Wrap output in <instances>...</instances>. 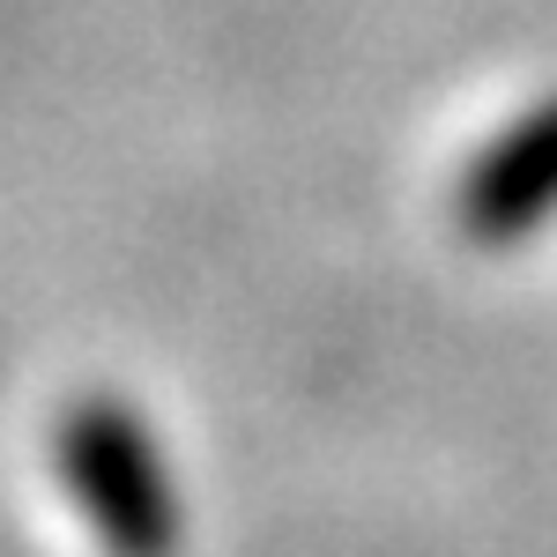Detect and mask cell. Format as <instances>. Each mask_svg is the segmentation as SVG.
<instances>
[{
	"label": "cell",
	"instance_id": "2",
	"mask_svg": "<svg viewBox=\"0 0 557 557\" xmlns=\"http://www.w3.org/2000/svg\"><path fill=\"white\" fill-rule=\"evenodd\" d=\"M557 215V97L520 112L461 178V231L483 246H513Z\"/></svg>",
	"mask_w": 557,
	"mask_h": 557
},
{
	"label": "cell",
	"instance_id": "1",
	"mask_svg": "<svg viewBox=\"0 0 557 557\" xmlns=\"http://www.w3.org/2000/svg\"><path fill=\"white\" fill-rule=\"evenodd\" d=\"M67 469L83 483V498L97 506L104 535L120 543V557H172L178 506H172V491H164L157 446L141 438L134 417H120V409H83L67 424Z\"/></svg>",
	"mask_w": 557,
	"mask_h": 557
}]
</instances>
